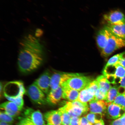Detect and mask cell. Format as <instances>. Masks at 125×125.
I'll return each instance as SVG.
<instances>
[{
    "instance_id": "obj_31",
    "label": "cell",
    "mask_w": 125,
    "mask_h": 125,
    "mask_svg": "<svg viewBox=\"0 0 125 125\" xmlns=\"http://www.w3.org/2000/svg\"><path fill=\"white\" fill-rule=\"evenodd\" d=\"M80 117H72L70 125H80Z\"/></svg>"
},
{
    "instance_id": "obj_7",
    "label": "cell",
    "mask_w": 125,
    "mask_h": 125,
    "mask_svg": "<svg viewBox=\"0 0 125 125\" xmlns=\"http://www.w3.org/2000/svg\"><path fill=\"white\" fill-rule=\"evenodd\" d=\"M107 24L119 25L125 24V15L119 10L112 11L103 16Z\"/></svg>"
},
{
    "instance_id": "obj_29",
    "label": "cell",
    "mask_w": 125,
    "mask_h": 125,
    "mask_svg": "<svg viewBox=\"0 0 125 125\" xmlns=\"http://www.w3.org/2000/svg\"><path fill=\"white\" fill-rule=\"evenodd\" d=\"M120 86L118 87V94H125V76L121 79L119 83Z\"/></svg>"
},
{
    "instance_id": "obj_11",
    "label": "cell",
    "mask_w": 125,
    "mask_h": 125,
    "mask_svg": "<svg viewBox=\"0 0 125 125\" xmlns=\"http://www.w3.org/2000/svg\"><path fill=\"white\" fill-rule=\"evenodd\" d=\"M46 125H62L61 117L58 110H52L46 112L44 115Z\"/></svg>"
},
{
    "instance_id": "obj_22",
    "label": "cell",
    "mask_w": 125,
    "mask_h": 125,
    "mask_svg": "<svg viewBox=\"0 0 125 125\" xmlns=\"http://www.w3.org/2000/svg\"><path fill=\"white\" fill-rule=\"evenodd\" d=\"M57 110L61 117L62 125H70L71 117L67 112L64 106L60 108Z\"/></svg>"
},
{
    "instance_id": "obj_24",
    "label": "cell",
    "mask_w": 125,
    "mask_h": 125,
    "mask_svg": "<svg viewBox=\"0 0 125 125\" xmlns=\"http://www.w3.org/2000/svg\"><path fill=\"white\" fill-rule=\"evenodd\" d=\"M13 117L10 116L4 111H1L0 112V121L4 122L9 124L13 123L14 119Z\"/></svg>"
},
{
    "instance_id": "obj_19",
    "label": "cell",
    "mask_w": 125,
    "mask_h": 125,
    "mask_svg": "<svg viewBox=\"0 0 125 125\" xmlns=\"http://www.w3.org/2000/svg\"><path fill=\"white\" fill-rule=\"evenodd\" d=\"M62 89L63 99L68 100L70 102L77 100L79 93V91L70 88Z\"/></svg>"
},
{
    "instance_id": "obj_12",
    "label": "cell",
    "mask_w": 125,
    "mask_h": 125,
    "mask_svg": "<svg viewBox=\"0 0 125 125\" xmlns=\"http://www.w3.org/2000/svg\"><path fill=\"white\" fill-rule=\"evenodd\" d=\"M69 73L58 72L54 73L51 77V90H54L61 86L68 78Z\"/></svg>"
},
{
    "instance_id": "obj_4",
    "label": "cell",
    "mask_w": 125,
    "mask_h": 125,
    "mask_svg": "<svg viewBox=\"0 0 125 125\" xmlns=\"http://www.w3.org/2000/svg\"><path fill=\"white\" fill-rule=\"evenodd\" d=\"M64 107L71 117H80L89 111V104L78 101L67 102Z\"/></svg>"
},
{
    "instance_id": "obj_20",
    "label": "cell",
    "mask_w": 125,
    "mask_h": 125,
    "mask_svg": "<svg viewBox=\"0 0 125 125\" xmlns=\"http://www.w3.org/2000/svg\"><path fill=\"white\" fill-rule=\"evenodd\" d=\"M114 65L115 69L113 74L112 75L107 76V77L112 76L115 79V84H116V80L117 79L119 80L120 82L122 78L125 76V68L118 63L115 64Z\"/></svg>"
},
{
    "instance_id": "obj_8",
    "label": "cell",
    "mask_w": 125,
    "mask_h": 125,
    "mask_svg": "<svg viewBox=\"0 0 125 125\" xmlns=\"http://www.w3.org/2000/svg\"><path fill=\"white\" fill-rule=\"evenodd\" d=\"M51 76L49 71L43 73L34 82L39 88L45 94L47 95L50 91Z\"/></svg>"
},
{
    "instance_id": "obj_37",
    "label": "cell",
    "mask_w": 125,
    "mask_h": 125,
    "mask_svg": "<svg viewBox=\"0 0 125 125\" xmlns=\"http://www.w3.org/2000/svg\"></svg>"
},
{
    "instance_id": "obj_30",
    "label": "cell",
    "mask_w": 125,
    "mask_h": 125,
    "mask_svg": "<svg viewBox=\"0 0 125 125\" xmlns=\"http://www.w3.org/2000/svg\"><path fill=\"white\" fill-rule=\"evenodd\" d=\"M110 125H125V114L119 118L112 121Z\"/></svg>"
},
{
    "instance_id": "obj_35",
    "label": "cell",
    "mask_w": 125,
    "mask_h": 125,
    "mask_svg": "<svg viewBox=\"0 0 125 125\" xmlns=\"http://www.w3.org/2000/svg\"><path fill=\"white\" fill-rule=\"evenodd\" d=\"M94 125H104V121L102 120L100 122L94 124Z\"/></svg>"
},
{
    "instance_id": "obj_1",
    "label": "cell",
    "mask_w": 125,
    "mask_h": 125,
    "mask_svg": "<svg viewBox=\"0 0 125 125\" xmlns=\"http://www.w3.org/2000/svg\"><path fill=\"white\" fill-rule=\"evenodd\" d=\"M43 46L37 37L26 36L20 43L18 65L20 72L26 74L38 69L43 62Z\"/></svg>"
},
{
    "instance_id": "obj_23",
    "label": "cell",
    "mask_w": 125,
    "mask_h": 125,
    "mask_svg": "<svg viewBox=\"0 0 125 125\" xmlns=\"http://www.w3.org/2000/svg\"><path fill=\"white\" fill-rule=\"evenodd\" d=\"M85 116L88 121L93 125L99 123L103 120L102 115L91 112L87 114Z\"/></svg>"
},
{
    "instance_id": "obj_10",
    "label": "cell",
    "mask_w": 125,
    "mask_h": 125,
    "mask_svg": "<svg viewBox=\"0 0 125 125\" xmlns=\"http://www.w3.org/2000/svg\"><path fill=\"white\" fill-rule=\"evenodd\" d=\"M125 114V109L113 103L108 104L106 115L108 118L112 120H115Z\"/></svg>"
},
{
    "instance_id": "obj_32",
    "label": "cell",
    "mask_w": 125,
    "mask_h": 125,
    "mask_svg": "<svg viewBox=\"0 0 125 125\" xmlns=\"http://www.w3.org/2000/svg\"><path fill=\"white\" fill-rule=\"evenodd\" d=\"M80 125H93L87 120L86 116H83L80 118Z\"/></svg>"
},
{
    "instance_id": "obj_36",
    "label": "cell",
    "mask_w": 125,
    "mask_h": 125,
    "mask_svg": "<svg viewBox=\"0 0 125 125\" xmlns=\"http://www.w3.org/2000/svg\"><path fill=\"white\" fill-rule=\"evenodd\" d=\"M0 125H10L9 124L7 123L4 122L0 121Z\"/></svg>"
},
{
    "instance_id": "obj_33",
    "label": "cell",
    "mask_w": 125,
    "mask_h": 125,
    "mask_svg": "<svg viewBox=\"0 0 125 125\" xmlns=\"http://www.w3.org/2000/svg\"><path fill=\"white\" fill-rule=\"evenodd\" d=\"M118 63L125 68V52L121 53V58Z\"/></svg>"
},
{
    "instance_id": "obj_5",
    "label": "cell",
    "mask_w": 125,
    "mask_h": 125,
    "mask_svg": "<svg viewBox=\"0 0 125 125\" xmlns=\"http://www.w3.org/2000/svg\"><path fill=\"white\" fill-rule=\"evenodd\" d=\"M125 47V40L111 34L107 46L102 50V55L107 57L117 50Z\"/></svg>"
},
{
    "instance_id": "obj_9",
    "label": "cell",
    "mask_w": 125,
    "mask_h": 125,
    "mask_svg": "<svg viewBox=\"0 0 125 125\" xmlns=\"http://www.w3.org/2000/svg\"><path fill=\"white\" fill-rule=\"evenodd\" d=\"M108 104L105 101L94 99L89 103V110L91 113L104 116L106 115Z\"/></svg>"
},
{
    "instance_id": "obj_27",
    "label": "cell",
    "mask_w": 125,
    "mask_h": 125,
    "mask_svg": "<svg viewBox=\"0 0 125 125\" xmlns=\"http://www.w3.org/2000/svg\"><path fill=\"white\" fill-rule=\"evenodd\" d=\"M121 56V53L114 56L109 59L106 66L112 65L118 63Z\"/></svg>"
},
{
    "instance_id": "obj_25",
    "label": "cell",
    "mask_w": 125,
    "mask_h": 125,
    "mask_svg": "<svg viewBox=\"0 0 125 125\" xmlns=\"http://www.w3.org/2000/svg\"><path fill=\"white\" fill-rule=\"evenodd\" d=\"M113 103L125 109V94H118Z\"/></svg>"
},
{
    "instance_id": "obj_17",
    "label": "cell",
    "mask_w": 125,
    "mask_h": 125,
    "mask_svg": "<svg viewBox=\"0 0 125 125\" xmlns=\"http://www.w3.org/2000/svg\"><path fill=\"white\" fill-rule=\"evenodd\" d=\"M95 94L87 87L79 92L77 101L87 103L95 99Z\"/></svg>"
},
{
    "instance_id": "obj_15",
    "label": "cell",
    "mask_w": 125,
    "mask_h": 125,
    "mask_svg": "<svg viewBox=\"0 0 125 125\" xmlns=\"http://www.w3.org/2000/svg\"><path fill=\"white\" fill-rule=\"evenodd\" d=\"M111 32L105 26L100 30L98 33L96 40L98 46L102 50L107 46Z\"/></svg>"
},
{
    "instance_id": "obj_16",
    "label": "cell",
    "mask_w": 125,
    "mask_h": 125,
    "mask_svg": "<svg viewBox=\"0 0 125 125\" xmlns=\"http://www.w3.org/2000/svg\"><path fill=\"white\" fill-rule=\"evenodd\" d=\"M105 27L113 35L125 40V24H107Z\"/></svg>"
},
{
    "instance_id": "obj_14",
    "label": "cell",
    "mask_w": 125,
    "mask_h": 125,
    "mask_svg": "<svg viewBox=\"0 0 125 125\" xmlns=\"http://www.w3.org/2000/svg\"><path fill=\"white\" fill-rule=\"evenodd\" d=\"M63 90L61 86L55 90H51L46 97L47 103L54 105L63 99Z\"/></svg>"
},
{
    "instance_id": "obj_6",
    "label": "cell",
    "mask_w": 125,
    "mask_h": 125,
    "mask_svg": "<svg viewBox=\"0 0 125 125\" xmlns=\"http://www.w3.org/2000/svg\"><path fill=\"white\" fill-rule=\"evenodd\" d=\"M27 92L31 100L35 104L43 105L47 103L45 94L34 83L28 87Z\"/></svg>"
},
{
    "instance_id": "obj_21",
    "label": "cell",
    "mask_w": 125,
    "mask_h": 125,
    "mask_svg": "<svg viewBox=\"0 0 125 125\" xmlns=\"http://www.w3.org/2000/svg\"><path fill=\"white\" fill-rule=\"evenodd\" d=\"M118 87H112L108 92L107 98L105 101L108 104L113 102L118 95Z\"/></svg>"
},
{
    "instance_id": "obj_34",
    "label": "cell",
    "mask_w": 125,
    "mask_h": 125,
    "mask_svg": "<svg viewBox=\"0 0 125 125\" xmlns=\"http://www.w3.org/2000/svg\"><path fill=\"white\" fill-rule=\"evenodd\" d=\"M42 31L38 29L36 31L35 36L37 37H39L42 35Z\"/></svg>"
},
{
    "instance_id": "obj_26",
    "label": "cell",
    "mask_w": 125,
    "mask_h": 125,
    "mask_svg": "<svg viewBox=\"0 0 125 125\" xmlns=\"http://www.w3.org/2000/svg\"><path fill=\"white\" fill-rule=\"evenodd\" d=\"M107 94V93L103 92L98 89L95 93L94 99L97 100H105Z\"/></svg>"
},
{
    "instance_id": "obj_28",
    "label": "cell",
    "mask_w": 125,
    "mask_h": 125,
    "mask_svg": "<svg viewBox=\"0 0 125 125\" xmlns=\"http://www.w3.org/2000/svg\"><path fill=\"white\" fill-rule=\"evenodd\" d=\"M95 94L96 91L99 89V86L96 80L92 81L86 87Z\"/></svg>"
},
{
    "instance_id": "obj_38",
    "label": "cell",
    "mask_w": 125,
    "mask_h": 125,
    "mask_svg": "<svg viewBox=\"0 0 125 125\" xmlns=\"http://www.w3.org/2000/svg\"></svg>"
},
{
    "instance_id": "obj_3",
    "label": "cell",
    "mask_w": 125,
    "mask_h": 125,
    "mask_svg": "<svg viewBox=\"0 0 125 125\" xmlns=\"http://www.w3.org/2000/svg\"><path fill=\"white\" fill-rule=\"evenodd\" d=\"M16 125H46L42 114L40 111L26 109L20 117Z\"/></svg>"
},
{
    "instance_id": "obj_18",
    "label": "cell",
    "mask_w": 125,
    "mask_h": 125,
    "mask_svg": "<svg viewBox=\"0 0 125 125\" xmlns=\"http://www.w3.org/2000/svg\"><path fill=\"white\" fill-rule=\"evenodd\" d=\"M96 80L98 83L99 89L101 91L107 93L112 87L110 83L107 78L104 75H101L98 76Z\"/></svg>"
},
{
    "instance_id": "obj_13",
    "label": "cell",
    "mask_w": 125,
    "mask_h": 125,
    "mask_svg": "<svg viewBox=\"0 0 125 125\" xmlns=\"http://www.w3.org/2000/svg\"><path fill=\"white\" fill-rule=\"evenodd\" d=\"M0 109L7 115L14 118L18 116L22 110L15 103L9 101L1 104Z\"/></svg>"
},
{
    "instance_id": "obj_2",
    "label": "cell",
    "mask_w": 125,
    "mask_h": 125,
    "mask_svg": "<svg viewBox=\"0 0 125 125\" xmlns=\"http://www.w3.org/2000/svg\"><path fill=\"white\" fill-rule=\"evenodd\" d=\"M93 81L90 78L82 74L69 73L68 79L61 87L63 88H70L80 91L86 88Z\"/></svg>"
}]
</instances>
